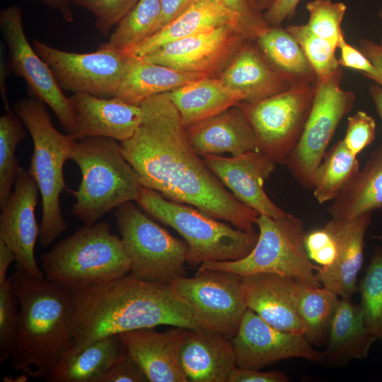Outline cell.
Instances as JSON below:
<instances>
[{"label":"cell","instance_id":"cell-22","mask_svg":"<svg viewBox=\"0 0 382 382\" xmlns=\"http://www.w3.org/2000/svg\"><path fill=\"white\" fill-rule=\"evenodd\" d=\"M178 361L187 382H226L236 367L230 338L201 328L187 330L179 347Z\"/></svg>","mask_w":382,"mask_h":382},{"label":"cell","instance_id":"cell-7","mask_svg":"<svg viewBox=\"0 0 382 382\" xmlns=\"http://www.w3.org/2000/svg\"><path fill=\"white\" fill-rule=\"evenodd\" d=\"M149 215L175 229L188 245L187 262L237 260L255 246L258 233L232 227L198 209L175 202L141 186L136 201Z\"/></svg>","mask_w":382,"mask_h":382},{"label":"cell","instance_id":"cell-55","mask_svg":"<svg viewBox=\"0 0 382 382\" xmlns=\"http://www.w3.org/2000/svg\"><path fill=\"white\" fill-rule=\"evenodd\" d=\"M277 0H248L250 5L257 11L264 13L270 9Z\"/></svg>","mask_w":382,"mask_h":382},{"label":"cell","instance_id":"cell-39","mask_svg":"<svg viewBox=\"0 0 382 382\" xmlns=\"http://www.w3.org/2000/svg\"><path fill=\"white\" fill-rule=\"evenodd\" d=\"M306 8L309 16L306 25L311 30L337 48L344 33L341 25L347 8L346 4L332 0H312L306 4Z\"/></svg>","mask_w":382,"mask_h":382},{"label":"cell","instance_id":"cell-31","mask_svg":"<svg viewBox=\"0 0 382 382\" xmlns=\"http://www.w3.org/2000/svg\"><path fill=\"white\" fill-rule=\"evenodd\" d=\"M168 95L185 127L217 115L244 99L219 76L197 79L168 92Z\"/></svg>","mask_w":382,"mask_h":382},{"label":"cell","instance_id":"cell-23","mask_svg":"<svg viewBox=\"0 0 382 382\" xmlns=\"http://www.w3.org/2000/svg\"><path fill=\"white\" fill-rule=\"evenodd\" d=\"M187 328L173 327L159 332L154 328L120 334L127 351L150 382H187L178 361V349Z\"/></svg>","mask_w":382,"mask_h":382},{"label":"cell","instance_id":"cell-34","mask_svg":"<svg viewBox=\"0 0 382 382\" xmlns=\"http://www.w3.org/2000/svg\"><path fill=\"white\" fill-rule=\"evenodd\" d=\"M158 0H139L115 26L109 40L98 48L128 53L161 26Z\"/></svg>","mask_w":382,"mask_h":382},{"label":"cell","instance_id":"cell-13","mask_svg":"<svg viewBox=\"0 0 382 382\" xmlns=\"http://www.w3.org/2000/svg\"><path fill=\"white\" fill-rule=\"evenodd\" d=\"M0 30L8 50L12 71L26 82L34 98L48 105L67 134L76 129V115L47 64L28 42L23 24L22 11L12 5L0 12Z\"/></svg>","mask_w":382,"mask_h":382},{"label":"cell","instance_id":"cell-26","mask_svg":"<svg viewBox=\"0 0 382 382\" xmlns=\"http://www.w3.org/2000/svg\"><path fill=\"white\" fill-rule=\"evenodd\" d=\"M376 340L364 323L359 305L351 298H340L321 362L342 365L354 359H364Z\"/></svg>","mask_w":382,"mask_h":382},{"label":"cell","instance_id":"cell-28","mask_svg":"<svg viewBox=\"0 0 382 382\" xmlns=\"http://www.w3.org/2000/svg\"><path fill=\"white\" fill-rule=\"evenodd\" d=\"M227 25L241 31L238 18L216 0H192L175 19L127 54L141 57L170 42L207 28Z\"/></svg>","mask_w":382,"mask_h":382},{"label":"cell","instance_id":"cell-27","mask_svg":"<svg viewBox=\"0 0 382 382\" xmlns=\"http://www.w3.org/2000/svg\"><path fill=\"white\" fill-rule=\"evenodd\" d=\"M125 72L115 97L140 105L150 97L168 93L204 74L181 71L127 54Z\"/></svg>","mask_w":382,"mask_h":382},{"label":"cell","instance_id":"cell-56","mask_svg":"<svg viewBox=\"0 0 382 382\" xmlns=\"http://www.w3.org/2000/svg\"><path fill=\"white\" fill-rule=\"evenodd\" d=\"M371 238L374 240L382 241V232L378 234L373 235Z\"/></svg>","mask_w":382,"mask_h":382},{"label":"cell","instance_id":"cell-54","mask_svg":"<svg viewBox=\"0 0 382 382\" xmlns=\"http://www.w3.org/2000/svg\"><path fill=\"white\" fill-rule=\"evenodd\" d=\"M369 92L382 122V86L374 83L369 86Z\"/></svg>","mask_w":382,"mask_h":382},{"label":"cell","instance_id":"cell-40","mask_svg":"<svg viewBox=\"0 0 382 382\" xmlns=\"http://www.w3.org/2000/svg\"><path fill=\"white\" fill-rule=\"evenodd\" d=\"M20 328V309L11 277L0 284V361L11 357Z\"/></svg>","mask_w":382,"mask_h":382},{"label":"cell","instance_id":"cell-52","mask_svg":"<svg viewBox=\"0 0 382 382\" xmlns=\"http://www.w3.org/2000/svg\"><path fill=\"white\" fill-rule=\"evenodd\" d=\"M50 8L55 10L64 21L71 23L74 20V13L69 0H40Z\"/></svg>","mask_w":382,"mask_h":382},{"label":"cell","instance_id":"cell-5","mask_svg":"<svg viewBox=\"0 0 382 382\" xmlns=\"http://www.w3.org/2000/svg\"><path fill=\"white\" fill-rule=\"evenodd\" d=\"M29 132L33 153L28 172L36 182L42 199L40 241L51 245L67 228L60 206V195L66 188L64 166L77 140L62 134L53 125L45 105L34 98L18 100L13 106Z\"/></svg>","mask_w":382,"mask_h":382},{"label":"cell","instance_id":"cell-20","mask_svg":"<svg viewBox=\"0 0 382 382\" xmlns=\"http://www.w3.org/2000/svg\"><path fill=\"white\" fill-rule=\"evenodd\" d=\"M241 277L248 308L280 330L304 335L296 308L297 280L271 273Z\"/></svg>","mask_w":382,"mask_h":382},{"label":"cell","instance_id":"cell-24","mask_svg":"<svg viewBox=\"0 0 382 382\" xmlns=\"http://www.w3.org/2000/svg\"><path fill=\"white\" fill-rule=\"evenodd\" d=\"M187 139L200 156H232L257 150L255 131L238 104L185 127Z\"/></svg>","mask_w":382,"mask_h":382},{"label":"cell","instance_id":"cell-37","mask_svg":"<svg viewBox=\"0 0 382 382\" xmlns=\"http://www.w3.org/2000/svg\"><path fill=\"white\" fill-rule=\"evenodd\" d=\"M23 122L13 110L0 117V207L12 192L20 169L15 154L18 144L24 139Z\"/></svg>","mask_w":382,"mask_h":382},{"label":"cell","instance_id":"cell-35","mask_svg":"<svg viewBox=\"0 0 382 382\" xmlns=\"http://www.w3.org/2000/svg\"><path fill=\"white\" fill-rule=\"evenodd\" d=\"M357 156L346 146L343 139L328 151L316 170L313 193L320 204L331 202L359 170Z\"/></svg>","mask_w":382,"mask_h":382},{"label":"cell","instance_id":"cell-47","mask_svg":"<svg viewBox=\"0 0 382 382\" xmlns=\"http://www.w3.org/2000/svg\"><path fill=\"white\" fill-rule=\"evenodd\" d=\"M289 379L278 371H260V369L236 366L231 372L226 382H286Z\"/></svg>","mask_w":382,"mask_h":382},{"label":"cell","instance_id":"cell-14","mask_svg":"<svg viewBox=\"0 0 382 382\" xmlns=\"http://www.w3.org/2000/svg\"><path fill=\"white\" fill-rule=\"evenodd\" d=\"M33 45L62 90L102 98L115 97L127 54L101 48L89 53L66 52L37 39Z\"/></svg>","mask_w":382,"mask_h":382},{"label":"cell","instance_id":"cell-4","mask_svg":"<svg viewBox=\"0 0 382 382\" xmlns=\"http://www.w3.org/2000/svg\"><path fill=\"white\" fill-rule=\"evenodd\" d=\"M70 159L81 173L71 213L84 224H93L112 209L137 201L141 185L118 141L107 137L77 140Z\"/></svg>","mask_w":382,"mask_h":382},{"label":"cell","instance_id":"cell-10","mask_svg":"<svg viewBox=\"0 0 382 382\" xmlns=\"http://www.w3.org/2000/svg\"><path fill=\"white\" fill-rule=\"evenodd\" d=\"M342 76L340 68L330 76L317 81L304 129L285 162L294 179L307 190H313L316 170L339 124L356 101L354 92L342 88Z\"/></svg>","mask_w":382,"mask_h":382},{"label":"cell","instance_id":"cell-57","mask_svg":"<svg viewBox=\"0 0 382 382\" xmlns=\"http://www.w3.org/2000/svg\"><path fill=\"white\" fill-rule=\"evenodd\" d=\"M378 16H379V18L381 19V22H382V6L381 7V8H380V10H379V12H378ZM379 45L382 46V35H381V40H380Z\"/></svg>","mask_w":382,"mask_h":382},{"label":"cell","instance_id":"cell-46","mask_svg":"<svg viewBox=\"0 0 382 382\" xmlns=\"http://www.w3.org/2000/svg\"><path fill=\"white\" fill-rule=\"evenodd\" d=\"M139 364L127 351L98 380V382H147Z\"/></svg>","mask_w":382,"mask_h":382},{"label":"cell","instance_id":"cell-18","mask_svg":"<svg viewBox=\"0 0 382 382\" xmlns=\"http://www.w3.org/2000/svg\"><path fill=\"white\" fill-rule=\"evenodd\" d=\"M204 159L221 183L241 202L259 214L278 219L286 212L267 195L265 182L275 163L257 150L238 156L209 155Z\"/></svg>","mask_w":382,"mask_h":382},{"label":"cell","instance_id":"cell-42","mask_svg":"<svg viewBox=\"0 0 382 382\" xmlns=\"http://www.w3.org/2000/svg\"><path fill=\"white\" fill-rule=\"evenodd\" d=\"M216 1L238 18L241 31L248 40H256L270 26L263 13L254 9L248 0Z\"/></svg>","mask_w":382,"mask_h":382},{"label":"cell","instance_id":"cell-32","mask_svg":"<svg viewBox=\"0 0 382 382\" xmlns=\"http://www.w3.org/2000/svg\"><path fill=\"white\" fill-rule=\"evenodd\" d=\"M255 42L292 87L316 85L317 77L313 67L298 42L286 28L270 26Z\"/></svg>","mask_w":382,"mask_h":382},{"label":"cell","instance_id":"cell-25","mask_svg":"<svg viewBox=\"0 0 382 382\" xmlns=\"http://www.w3.org/2000/svg\"><path fill=\"white\" fill-rule=\"evenodd\" d=\"M228 88L242 94L243 101L254 103L292 87L260 51L255 41L247 40L219 75Z\"/></svg>","mask_w":382,"mask_h":382},{"label":"cell","instance_id":"cell-19","mask_svg":"<svg viewBox=\"0 0 382 382\" xmlns=\"http://www.w3.org/2000/svg\"><path fill=\"white\" fill-rule=\"evenodd\" d=\"M69 98L76 115L73 136L76 140L107 137L122 142L130 139L141 125L140 105L83 93H73Z\"/></svg>","mask_w":382,"mask_h":382},{"label":"cell","instance_id":"cell-30","mask_svg":"<svg viewBox=\"0 0 382 382\" xmlns=\"http://www.w3.org/2000/svg\"><path fill=\"white\" fill-rule=\"evenodd\" d=\"M125 351L120 335L105 337L80 349H69L62 354L47 381L98 382Z\"/></svg>","mask_w":382,"mask_h":382},{"label":"cell","instance_id":"cell-50","mask_svg":"<svg viewBox=\"0 0 382 382\" xmlns=\"http://www.w3.org/2000/svg\"><path fill=\"white\" fill-rule=\"evenodd\" d=\"M360 51L382 71V46L364 38L359 42Z\"/></svg>","mask_w":382,"mask_h":382},{"label":"cell","instance_id":"cell-48","mask_svg":"<svg viewBox=\"0 0 382 382\" xmlns=\"http://www.w3.org/2000/svg\"><path fill=\"white\" fill-rule=\"evenodd\" d=\"M301 0H277L263 15L270 26H279L287 18L293 17Z\"/></svg>","mask_w":382,"mask_h":382},{"label":"cell","instance_id":"cell-53","mask_svg":"<svg viewBox=\"0 0 382 382\" xmlns=\"http://www.w3.org/2000/svg\"><path fill=\"white\" fill-rule=\"evenodd\" d=\"M8 73H9V70L6 63V60H5L4 54V49H3V53H2V50H1L0 91H1V96L3 100L4 108L6 110L7 112L13 110L10 107L9 102L7 98V94H6V78L8 76Z\"/></svg>","mask_w":382,"mask_h":382},{"label":"cell","instance_id":"cell-38","mask_svg":"<svg viewBox=\"0 0 382 382\" xmlns=\"http://www.w3.org/2000/svg\"><path fill=\"white\" fill-rule=\"evenodd\" d=\"M286 29L301 46L317 81L330 76L340 68L335 55L337 48L313 33L306 24L289 25Z\"/></svg>","mask_w":382,"mask_h":382},{"label":"cell","instance_id":"cell-3","mask_svg":"<svg viewBox=\"0 0 382 382\" xmlns=\"http://www.w3.org/2000/svg\"><path fill=\"white\" fill-rule=\"evenodd\" d=\"M11 277L20 328L11 356L13 369L47 380L62 354L73 347L71 290L17 270Z\"/></svg>","mask_w":382,"mask_h":382},{"label":"cell","instance_id":"cell-1","mask_svg":"<svg viewBox=\"0 0 382 382\" xmlns=\"http://www.w3.org/2000/svg\"><path fill=\"white\" fill-rule=\"evenodd\" d=\"M140 105L141 125L120 144L141 186L237 228L255 231L259 214L239 201L190 146L168 93L150 97Z\"/></svg>","mask_w":382,"mask_h":382},{"label":"cell","instance_id":"cell-15","mask_svg":"<svg viewBox=\"0 0 382 382\" xmlns=\"http://www.w3.org/2000/svg\"><path fill=\"white\" fill-rule=\"evenodd\" d=\"M248 40L236 27L207 28L141 57L181 71L219 76Z\"/></svg>","mask_w":382,"mask_h":382},{"label":"cell","instance_id":"cell-21","mask_svg":"<svg viewBox=\"0 0 382 382\" xmlns=\"http://www.w3.org/2000/svg\"><path fill=\"white\" fill-rule=\"evenodd\" d=\"M372 213L351 219H331L324 226L337 243V257L327 267L318 266L316 277L322 286L340 298H351L358 290L357 277L364 262V238Z\"/></svg>","mask_w":382,"mask_h":382},{"label":"cell","instance_id":"cell-36","mask_svg":"<svg viewBox=\"0 0 382 382\" xmlns=\"http://www.w3.org/2000/svg\"><path fill=\"white\" fill-rule=\"evenodd\" d=\"M358 290L364 323L376 340L382 341V245L374 246Z\"/></svg>","mask_w":382,"mask_h":382},{"label":"cell","instance_id":"cell-9","mask_svg":"<svg viewBox=\"0 0 382 382\" xmlns=\"http://www.w3.org/2000/svg\"><path fill=\"white\" fill-rule=\"evenodd\" d=\"M130 273L147 281L170 282L185 276L188 245L142 212L133 202L115 211Z\"/></svg>","mask_w":382,"mask_h":382},{"label":"cell","instance_id":"cell-17","mask_svg":"<svg viewBox=\"0 0 382 382\" xmlns=\"http://www.w3.org/2000/svg\"><path fill=\"white\" fill-rule=\"evenodd\" d=\"M14 187L1 208L0 239L13 250L18 270L33 278H43L35 257L40 235L35 211L39 197L38 186L28 170L20 167Z\"/></svg>","mask_w":382,"mask_h":382},{"label":"cell","instance_id":"cell-2","mask_svg":"<svg viewBox=\"0 0 382 382\" xmlns=\"http://www.w3.org/2000/svg\"><path fill=\"white\" fill-rule=\"evenodd\" d=\"M71 291L74 349L109 335L158 325L199 328L191 308L168 282L144 280L129 272Z\"/></svg>","mask_w":382,"mask_h":382},{"label":"cell","instance_id":"cell-6","mask_svg":"<svg viewBox=\"0 0 382 382\" xmlns=\"http://www.w3.org/2000/svg\"><path fill=\"white\" fill-rule=\"evenodd\" d=\"M46 279L69 290L100 284L130 272L121 238L106 222L84 225L41 255Z\"/></svg>","mask_w":382,"mask_h":382},{"label":"cell","instance_id":"cell-45","mask_svg":"<svg viewBox=\"0 0 382 382\" xmlns=\"http://www.w3.org/2000/svg\"><path fill=\"white\" fill-rule=\"evenodd\" d=\"M337 48L340 50L339 66L361 72L364 76L382 86V71L361 51L349 44L344 33L340 37Z\"/></svg>","mask_w":382,"mask_h":382},{"label":"cell","instance_id":"cell-51","mask_svg":"<svg viewBox=\"0 0 382 382\" xmlns=\"http://www.w3.org/2000/svg\"><path fill=\"white\" fill-rule=\"evenodd\" d=\"M13 261H16L14 253L4 241L0 239V284L7 280L6 274Z\"/></svg>","mask_w":382,"mask_h":382},{"label":"cell","instance_id":"cell-43","mask_svg":"<svg viewBox=\"0 0 382 382\" xmlns=\"http://www.w3.org/2000/svg\"><path fill=\"white\" fill-rule=\"evenodd\" d=\"M376 121L366 112L357 111L347 118V127L343 141L346 146L357 156L374 140Z\"/></svg>","mask_w":382,"mask_h":382},{"label":"cell","instance_id":"cell-29","mask_svg":"<svg viewBox=\"0 0 382 382\" xmlns=\"http://www.w3.org/2000/svg\"><path fill=\"white\" fill-rule=\"evenodd\" d=\"M330 202L327 211L335 219H351L382 208V144Z\"/></svg>","mask_w":382,"mask_h":382},{"label":"cell","instance_id":"cell-12","mask_svg":"<svg viewBox=\"0 0 382 382\" xmlns=\"http://www.w3.org/2000/svg\"><path fill=\"white\" fill-rule=\"evenodd\" d=\"M169 284L191 308L199 328L220 332L230 339L236 334L248 308L241 276L198 269L195 277L184 276Z\"/></svg>","mask_w":382,"mask_h":382},{"label":"cell","instance_id":"cell-11","mask_svg":"<svg viewBox=\"0 0 382 382\" xmlns=\"http://www.w3.org/2000/svg\"><path fill=\"white\" fill-rule=\"evenodd\" d=\"M315 86L291 87L262 100L238 103L255 131L257 151L275 164H285L298 143L312 108Z\"/></svg>","mask_w":382,"mask_h":382},{"label":"cell","instance_id":"cell-16","mask_svg":"<svg viewBox=\"0 0 382 382\" xmlns=\"http://www.w3.org/2000/svg\"><path fill=\"white\" fill-rule=\"evenodd\" d=\"M231 340L240 368L260 369L291 358L318 363L323 358V352L316 350L303 335L280 330L249 308Z\"/></svg>","mask_w":382,"mask_h":382},{"label":"cell","instance_id":"cell-8","mask_svg":"<svg viewBox=\"0 0 382 382\" xmlns=\"http://www.w3.org/2000/svg\"><path fill=\"white\" fill-rule=\"evenodd\" d=\"M258 237L252 250L237 260L205 262L199 270L211 269L245 276L271 273L320 286L318 265L309 258L304 243L306 232L299 217L286 213L274 219L259 214Z\"/></svg>","mask_w":382,"mask_h":382},{"label":"cell","instance_id":"cell-49","mask_svg":"<svg viewBox=\"0 0 382 382\" xmlns=\"http://www.w3.org/2000/svg\"><path fill=\"white\" fill-rule=\"evenodd\" d=\"M158 1L162 11V21L161 28L167 25L170 21H172L178 16H179L192 1V0Z\"/></svg>","mask_w":382,"mask_h":382},{"label":"cell","instance_id":"cell-44","mask_svg":"<svg viewBox=\"0 0 382 382\" xmlns=\"http://www.w3.org/2000/svg\"><path fill=\"white\" fill-rule=\"evenodd\" d=\"M304 243L309 258L318 267L331 265L337 257V243L325 226L306 233Z\"/></svg>","mask_w":382,"mask_h":382},{"label":"cell","instance_id":"cell-33","mask_svg":"<svg viewBox=\"0 0 382 382\" xmlns=\"http://www.w3.org/2000/svg\"><path fill=\"white\" fill-rule=\"evenodd\" d=\"M340 297L322 286L298 281L296 308L305 326V337L313 346L326 343Z\"/></svg>","mask_w":382,"mask_h":382},{"label":"cell","instance_id":"cell-41","mask_svg":"<svg viewBox=\"0 0 382 382\" xmlns=\"http://www.w3.org/2000/svg\"><path fill=\"white\" fill-rule=\"evenodd\" d=\"M95 18V25L103 35H108L139 0H69Z\"/></svg>","mask_w":382,"mask_h":382}]
</instances>
